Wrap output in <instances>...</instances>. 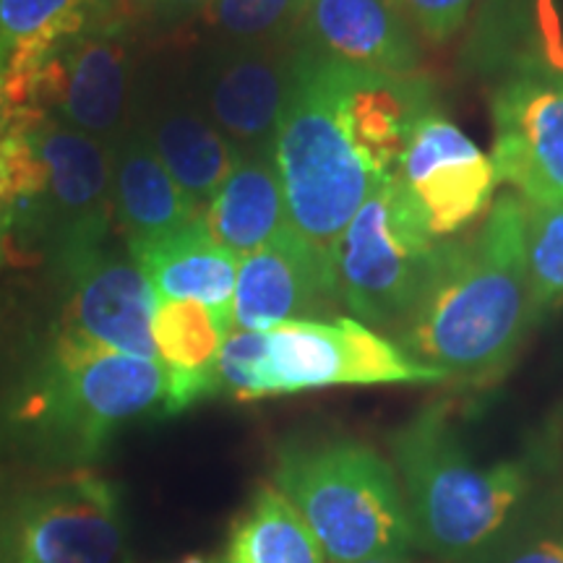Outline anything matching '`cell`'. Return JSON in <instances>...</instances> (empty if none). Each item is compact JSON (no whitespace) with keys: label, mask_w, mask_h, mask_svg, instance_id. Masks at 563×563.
<instances>
[{"label":"cell","mask_w":563,"mask_h":563,"mask_svg":"<svg viewBox=\"0 0 563 563\" xmlns=\"http://www.w3.org/2000/svg\"><path fill=\"white\" fill-rule=\"evenodd\" d=\"M538 321L527 277V203L501 194L481 230L439 243L397 344L446 382L483 386L501 378Z\"/></svg>","instance_id":"1"},{"label":"cell","mask_w":563,"mask_h":563,"mask_svg":"<svg viewBox=\"0 0 563 563\" xmlns=\"http://www.w3.org/2000/svg\"><path fill=\"white\" fill-rule=\"evenodd\" d=\"M415 545L464 559L488 545L527 490L522 464H477L443 402L422 407L391 435Z\"/></svg>","instance_id":"2"},{"label":"cell","mask_w":563,"mask_h":563,"mask_svg":"<svg viewBox=\"0 0 563 563\" xmlns=\"http://www.w3.org/2000/svg\"><path fill=\"white\" fill-rule=\"evenodd\" d=\"M150 415H178L165 365L60 329L13 418L55 454L91 460L118 428Z\"/></svg>","instance_id":"3"},{"label":"cell","mask_w":563,"mask_h":563,"mask_svg":"<svg viewBox=\"0 0 563 563\" xmlns=\"http://www.w3.org/2000/svg\"><path fill=\"white\" fill-rule=\"evenodd\" d=\"M272 485L311 527L327 563H357L415 548L397 470L368 443H287L274 462Z\"/></svg>","instance_id":"4"},{"label":"cell","mask_w":563,"mask_h":563,"mask_svg":"<svg viewBox=\"0 0 563 563\" xmlns=\"http://www.w3.org/2000/svg\"><path fill=\"white\" fill-rule=\"evenodd\" d=\"M217 382L228 397L253 402L329 386L446 378L357 319H298L269 332H230L217 361Z\"/></svg>","instance_id":"5"},{"label":"cell","mask_w":563,"mask_h":563,"mask_svg":"<svg viewBox=\"0 0 563 563\" xmlns=\"http://www.w3.org/2000/svg\"><path fill=\"white\" fill-rule=\"evenodd\" d=\"M287 214L292 230L332 256L376 178L352 152L336 121L332 60L295 40L292 84L274 141Z\"/></svg>","instance_id":"6"},{"label":"cell","mask_w":563,"mask_h":563,"mask_svg":"<svg viewBox=\"0 0 563 563\" xmlns=\"http://www.w3.org/2000/svg\"><path fill=\"white\" fill-rule=\"evenodd\" d=\"M439 243L399 180H378L332 249L340 302L365 327L397 334L431 277Z\"/></svg>","instance_id":"7"},{"label":"cell","mask_w":563,"mask_h":563,"mask_svg":"<svg viewBox=\"0 0 563 563\" xmlns=\"http://www.w3.org/2000/svg\"><path fill=\"white\" fill-rule=\"evenodd\" d=\"M125 545L121 498L81 473L0 504V563H118Z\"/></svg>","instance_id":"8"},{"label":"cell","mask_w":563,"mask_h":563,"mask_svg":"<svg viewBox=\"0 0 563 563\" xmlns=\"http://www.w3.org/2000/svg\"><path fill=\"white\" fill-rule=\"evenodd\" d=\"M47 167V186L37 203L13 217L30 222L51 245L60 272L76 258L100 251L115 214L112 146L68 129L53 118L30 125Z\"/></svg>","instance_id":"9"},{"label":"cell","mask_w":563,"mask_h":563,"mask_svg":"<svg viewBox=\"0 0 563 563\" xmlns=\"http://www.w3.org/2000/svg\"><path fill=\"white\" fill-rule=\"evenodd\" d=\"M131 40L129 16L115 11L58 42L42 63L40 115L115 146L131 91Z\"/></svg>","instance_id":"10"},{"label":"cell","mask_w":563,"mask_h":563,"mask_svg":"<svg viewBox=\"0 0 563 563\" xmlns=\"http://www.w3.org/2000/svg\"><path fill=\"white\" fill-rule=\"evenodd\" d=\"M496 178L527 207L563 201V68L527 58L490 100Z\"/></svg>","instance_id":"11"},{"label":"cell","mask_w":563,"mask_h":563,"mask_svg":"<svg viewBox=\"0 0 563 563\" xmlns=\"http://www.w3.org/2000/svg\"><path fill=\"white\" fill-rule=\"evenodd\" d=\"M397 180L435 241L485 220L498 183L490 157L439 108L415 129Z\"/></svg>","instance_id":"12"},{"label":"cell","mask_w":563,"mask_h":563,"mask_svg":"<svg viewBox=\"0 0 563 563\" xmlns=\"http://www.w3.org/2000/svg\"><path fill=\"white\" fill-rule=\"evenodd\" d=\"M332 100L344 139L376 180L397 178L415 129L435 108L431 81L420 74H384L340 60H332Z\"/></svg>","instance_id":"13"},{"label":"cell","mask_w":563,"mask_h":563,"mask_svg":"<svg viewBox=\"0 0 563 563\" xmlns=\"http://www.w3.org/2000/svg\"><path fill=\"white\" fill-rule=\"evenodd\" d=\"M336 302L332 256L313 249L290 224L238 264L232 332H269L287 321L323 319Z\"/></svg>","instance_id":"14"},{"label":"cell","mask_w":563,"mask_h":563,"mask_svg":"<svg viewBox=\"0 0 563 563\" xmlns=\"http://www.w3.org/2000/svg\"><path fill=\"white\" fill-rule=\"evenodd\" d=\"M295 40L224 45L207 70L209 121L241 154H274L292 84Z\"/></svg>","instance_id":"15"},{"label":"cell","mask_w":563,"mask_h":563,"mask_svg":"<svg viewBox=\"0 0 563 563\" xmlns=\"http://www.w3.org/2000/svg\"><path fill=\"white\" fill-rule=\"evenodd\" d=\"M63 274L70 285L63 329L104 350L157 361L152 336L157 295L133 258L100 249L76 258Z\"/></svg>","instance_id":"16"},{"label":"cell","mask_w":563,"mask_h":563,"mask_svg":"<svg viewBox=\"0 0 563 563\" xmlns=\"http://www.w3.org/2000/svg\"><path fill=\"white\" fill-rule=\"evenodd\" d=\"M295 40L332 60L384 74H418L422 58L397 0H311Z\"/></svg>","instance_id":"17"},{"label":"cell","mask_w":563,"mask_h":563,"mask_svg":"<svg viewBox=\"0 0 563 563\" xmlns=\"http://www.w3.org/2000/svg\"><path fill=\"white\" fill-rule=\"evenodd\" d=\"M112 191L131 253L203 220L165 170L146 131L125 133L112 146Z\"/></svg>","instance_id":"18"},{"label":"cell","mask_w":563,"mask_h":563,"mask_svg":"<svg viewBox=\"0 0 563 563\" xmlns=\"http://www.w3.org/2000/svg\"><path fill=\"white\" fill-rule=\"evenodd\" d=\"M131 258L146 274L157 300L201 302L232 327V295L241 258L211 241L203 220L159 238L131 253Z\"/></svg>","instance_id":"19"},{"label":"cell","mask_w":563,"mask_h":563,"mask_svg":"<svg viewBox=\"0 0 563 563\" xmlns=\"http://www.w3.org/2000/svg\"><path fill=\"white\" fill-rule=\"evenodd\" d=\"M211 241L245 258L290 228L274 154H241L235 170L203 211Z\"/></svg>","instance_id":"20"},{"label":"cell","mask_w":563,"mask_h":563,"mask_svg":"<svg viewBox=\"0 0 563 563\" xmlns=\"http://www.w3.org/2000/svg\"><path fill=\"white\" fill-rule=\"evenodd\" d=\"M232 327L194 300H157L152 336L157 361L170 371L178 412L220 391L217 361Z\"/></svg>","instance_id":"21"},{"label":"cell","mask_w":563,"mask_h":563,"mask_svg":"<svg viewBox=\"0 0 563 563\" xmlns=\"http://www.w3.org/2000/svg\"><path fill=\"white\" fill-rule=\"evenodd\" d=\"M146 136L175 186L203 217L241 159L238 146L209 118L188 108L162 112Z\"/></svg>","instance_id":"22"},{"label":"cell","mask_w":563,"mask_h":563,"mask_svg":"<svg viewBox=\"0 0 563 563\" xmlns=\"http://www.w3.org/2000/svg\"><path fill=\"white\" fill-rule=\"evenodd\" d=\"M220 563H327L306 525L274 485H262L232 527L228 555Z\"/></svg>","instance_id":"23"},{"label":"cell","mask_w":563,"mask_h":563,"mask_svg":"<svg viewBox=\"0 0 563 563\" xmlns=\"http://www.w3.org/2000/svg\"><path fill=\"white\" fill-rule=\"evenodd\" d=\"M115 11V0H0V45L9 51L24 40H66Z\"/></svg>","instance_id":"24"},{"label":"cell","mask_w":563,"mask_h":563,"mask_svg":"<svg viewBox=\"0 0 563 563\" xmlns=\"http://www.w3.org/2000/svg\"><path fill=\"white\" fill-rule=\"evenodd\" d=\"M311 0H214L203 19L224 45L290 42Z\"/></svg>","instance_id":"25"},{"label":"cell","mask_w":563,"mask_h":563,"mask_svg":"<svg viewBox=\"0 0 563 563\" xmlns=\"http://www.w3.org/2000/svg\"><path fill=\"white\" fill-rule=\"evenodd\" d=\"M527 277L538 319L563 306V201L527 207Z\"/></svg>","instance_id":"26"},{"label":"cell","mask_w":563,"mask_h":563,"mask_svg":"<svg viewBox=\"0 0 563 563\" xmlns=\"http://www.w3.org/2000/svg\"><path fill=\"white\" fill-rule=\"evenodd\" d=\"M397 3L412 30L420 32L422 40L439 45L460 32L475 0H397Z\"/></svg>","instance_id":"27"},{"label":"cell","mask_w":563,"mask_h":563,"mask_svg":"<svg viewBox=\"0 0 563 563\" xmlns=\"http://www.w3.org/2000/svg\"><path fill=\"white\" fill-rule=\"evenodd\" d=\"M214 0H154V5L146 16H152L157 24H183V21L203 16Z\"/></svg>","instance_id":"28"},{"label":"cell","mask_w":563,"mask_h":563,"mask_svg":"<svg viewBox=\"0 0 563 563\" xmlns=\"http://www.w3.org/2000/svg\"><path fill=\"white\" fill-rule=\"evenodd\" d=\"M506 563H563V530L532 540Z\"/></svg>","instance_id":"29"},{"label":"cell","mask_w":563,"mask_h":563,"mask_svg":"<svg viewBox=\"0 0 563 563\" xmlns=\"http://www.w3.org/2000/svg\"><path fill=\"white\" fill-rule=\"evenodd\" d=\"M13 209H16V203H13L9 183H5V175H3V167H0V241H5V235H9L11 222H13Z\"/></svg>","instance_id":"30"},{"label":"cell","mask_w":563,"mask_h":563,"mask_svg":"<svg viewBox=\"0 0 563 563\" xmlns=\"http://www.w3.org/2000/svg\"><path fill=\"white\" fill-rule=\"evenodd\" d=\"M9 125V104H5V47L0 45V131Z\"/></svg>","instance_id":"31"},{"label":"cell","mask_w":563,"mask_h":563,"mask_svg":"<svg viewBox=\"0 0 563 563\" xmlns=\"http://www.w3.org/2000/svg\"><path fill=\"white\" fill-rule=\"evenodd\" d=\"M152 5L154 0H118V9H121L125 16H131V13H150Z\"/></svg>","instance_id":"32"},{"label":"cell","mask_w":563,"mask_h":563,"mask_svg":"<svg viewBox=\"0 0 563 563\" xmlns=\"http://www.w3.org/2000/svg\"><path fill=\"white\" fill-rule=\"evenodd\" d=\"M357 563H418L410 559V553H394V555H378V559L357 561Z\"/></svg>","instance_id":"33"},{"label":"cell","mask_w":563,"mask_h":563,"mask_svg":"<svg viewBox=\"0 0 563 563\" xmlns=\"http://www.w3.org/2000/svg\"><path fill=\"white\" fill-rule=\"evenodd\" d=\"M178 563H209L207 559H201V555H188V559H183Z\"/></svg>","instance_id":"34"},{"label":"cell","mask_w":563,"mask_h":563,"mask_svg":"<svg viewBox=\"0 0 563 563\" xmlns=\"http://www.w3.org/2000/svg\"><path fill=\"white\" fill-rule=\"evenodd\" d=\"M3 243L5 241H0V262H3Z\"/></svg>","instance_id":"35"},{"label":"cell","mask_w":563,"mask_h":563,"mask_svg":"<svg viewBox=\"0 0 563 563\" xmlns=\"http://www.w3.org/2000/svg\"><path fill=\"white\" fill-rule=\"evenodd\" d=\"M115 3H118V0H115Z\"/></svg>","instance_id":"36"}]
</instances>
